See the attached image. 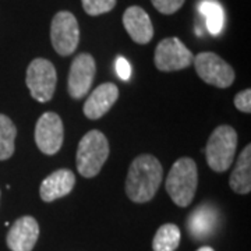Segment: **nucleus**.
Listing matches in <instances>:
<instances>
[{
  "label": "nucleus",
  "mask_w": 251,
  "mask_h": 251,
  "mask_svg": "<svg viewBox=\"0 0 251 251\" xmlns=\"http://www.w3.org/2000/svg\"><path fill=\"white\" fill-rule=\"evenodd\" d=\"M197 251H214V249L209 247V246H204V247H200Z\"/></svg>",
  "instance_id": "b1692460"
},
{
  "label": "nucleus",
  "mask_w": 251,
  "mask_h": 251,
  "mask_svg": "<svg viewBox=\"0 0 251 251\" xmlns=\"http://www.w3.org/2000/svg\"><path fill=\"white\" fill-rule=\"evenodd\" d=\"M151 1L153 7L162 14H173L184 4V0H151Z\"/></svg>",
  "instance_id": "412c9836"
},
{
  "label": "nucleus",
  "mask_w": 251,
  "mask_h": 251,
  "mask_svg": "<svg viewBox=\"0 0 251 251\" xmlns=\"http://www.w3.org/2000/svg\"><path fill=\"white\" fill-rule=\"evenodd\" d=\"M229 184L237 194H249L251 191V145H247L239 155Z\"/></svg>",
  "instance_id": "2eb2a0df"
},
{
  "label": "nucleus",
  "mask_w": 251,
  "mask_h": 251,
  "mask_svg": "<svg viewBox=\"0 0 251 251\" xmlns=\"http://www.w3.org/2000/svg\"><path fill=\"white\" fill-rule=\"evenodd\" d=\"M115 67H116L117 75L122 78V80L127 81L131 75V66L130 63L127 62V59H125L123 56H119L115 63Z\"/></svg>",
  "instance_id": "5701e85b"
},
{
  "label": "nucleus",
  "mask_w": 251,
  "mask_h": 251,
  "mask_svg": "<svg viewBox=\"0 0 251 251\" xmlns=\"http://www.w3.org/2000/svg\"><path fill=\"white\" fill-rule=\"evenodd\" d=\"M198 186L197 163L191 158H180L173 163L166 179V191L179 206H188L194 200Z\"/></svg>",
  "instance_id": "f03ea898"
},
{
  "label": "nucleus",
  "mask_w": 251,
  "mask_h": 251,
  "mask_svg": "<svg viewBox=\"0 0 251 251\" xmlns=\"http://www.w3.org/2000/svg\"><path fill=\"white\" fill-rule=\"evenodd\" d=\"M194 67L198 77L206 84L215 85L218 88H227L233 84L234 70L216 53L202 52L194 57Z\"/></svg>",
  "instance_id": "0eeeda50"
},
{
  "label": "nucleus",
  "mask_w": 251,
  "mask_h": 251,
  "mask_svg": "<svg viewBox=\"0 0 251 251\" xmlns=\"http://www.w3.org/2000/svg\"><path fill=\"white\" fill-rule=\"evenodd\" d=\"M200 13L205 17L209 34L219 35L225 27V11L222 4L216 0H202L200 3Z\"/></svg>",
  "instance_id": "f3484780"
},
{
  "label": "nucleus",
  "mask_w": 251,
  "mask_h": 251,
  "mask_svg": "<svg viewBox=\"0 0 251 251\" xmlns=\"http://www.w3.org/2000/svg\"><path fill=\"white\" fill-rule=\"evenodd\" d=\"M237 133L230 126H219L209 135L205 147L208 166L215 172H226L234 161Z\"/></svg>",
  "instance_id": "20e7f679"
},
{
  "label": "nucleus",
  "mask_w": 251,
  "mask_h": 251,
  "mask_svg": "<svg viewBox=\"0 0 251 251\" xmlns=\"http://www.w3.org/2000/svg\"><path fill=\"white\" fill-rule=\"evenodd\" d=\"M123 25L135 44L145 45L153 38V25L148 13L138 6H131L123 14Z\"/></svg>",
  "instance_id": "ddd939ff"
},
{
  "label": "nucleus",
  "mask_w": 251,
  "mask_h": 251,
  "mask_svg": "<svg viewBox=\"0 0 251 251\" xmlns=\"http://www.w3.org/2000/svg\"><path fill=\"white\" fill-rule=\"evenodd\" d=\"M109 156V141L103 133L91 130L81 138L77 150V169L82 177L98 175Z\"/></svg>",
  "instance_id": "7ed1b4c3"
},
{
  "label": "nucleus",
  "mask_w": 251,
  "mask_h": 251,
  "mask_svg": "<svg viewBox=\"0 0 251 251\" xmlns=\"http://www.w3.org/2000/svg\"><path fill=\"white\" fill-rule=\"evenodd\" d=\"M50 41L56 53L69 56L75 52L80 42V28L75 16L70 11H59L52 20Z\"/></svg>",
  "instance_id": "423d86ee"
},
{
  "label": "nucleus",
  "mask_w": 251,
  "mask_h": 251,
  "mask_svg": "<svg viewBox=\"0 0 251 251\" xmlns=\"http://www.w3.org/2000/svg\"><path fill=\"white\" fill-rule=\"evenodd\" d=\"M119 98V88L113 82L100 84L92 91L84 103V115L91 120H98L106 115Z\"/></svg>",
  "instance_id": "f8f14e48"
},
{
  "label": "nucleus",
  "mask_w": 251,
  "mask_h": 251,
  "mask_svg": "<svg viewBox=\"0 0 251 251\" xmlns=\"http://www.w3.org/2000/svg\"><path fill=\"white\" fill-rule=\"evenodd\" d=\"M216 212L209 205L198 206L194 214L188 218V230L196 239H205L214 230Z\"/></svg>",
  "instance_id": "dca6fc26"
},
{
  "label": "nucleus",
  "mask_w": 251,
  "mask_h": 251,
  "mask_svg": "<svg viewBox=\"0 0 251 251\" xmlns=\"http://www.w3.org/2000/svg\"><path fill=\"white\" fill-rule=\"evenodd\" d=\"M234 106L243 113H251V90L240 91L233 99Z\"/></svg>",
  "instance_id": "4be33fe9"
},
{
  "label": "nucleus",
  "mask_w": 251,
  "mask_h": 251,
  "mask_svg": "<svg viewBox=\"0 0 251 251\" xmlns=\"http://www.w3.org/2000/svg\"><path fill=\"white\" fill-rule=\"evenodd\" d=\"M25 82L32 98L41 103L49 102L53 98L57 82V73L53 63L42 57L34 59L28 66Z\"/></svg>",
  "instance_id": "39448f33"
},
{
  "label": "nucleus",
  "mask_w": 251,
  "mask_h": 251,
  "mask_svg": "<svg viewBox=\"0 0 251 251\" xmlns=\"http://www.w3.org/2000/svg\"><path fill=\"white\" fill-rule=\"evenodd\" d=\"M180 229L173 224H165L156 230L152 240L153 251H176L180 244Z\"/></svg>",
  "instance_id": "a211bd4d"
},
{
  "label": "nucleus",
  "mask_w": 251,
  "mask_h": 251,
  "mask_svg": "<svg viewBox=\"0 0 251 251\" xmlns=\"http://www.w3.org/2000/svg\"><path fill=\"white\" fill-rule=\"evenodd\" d=\"M64 140V127L60 116L46 112L38 119L35 126V143L41 152L54 155L60 151Z\"/></svg>",
  "instance_id": "1a4fd4ad"
},
{
  "label": "nucleus",
  "mask_w": 251,
  "mask_h": 251,
  "mask_svg": "<svg viewBox=\"0 0 251 251\" xmlns=\"http://www.w3.org/2000/svg\"><path fill=\"white\" fill-rule=\"evenodd\" d=\"M163 177L161 162L153 155L143 153L131 162L127 179H126V194L135 204H144L151 201Z\"/></svg>",
  "instance_id": "f257e3e1"
},
{
  "label": "nucleus",
  "mask_w": 251,
  "mask_h": 251,
  "mask_svg": "<svg viewBox=\"0 0 251 251\" xmlns=\"http://www.w3.org/2000/svg\"><path fill=\"white\" fill-rule=\"evenodd\" d=\"M17 128L11 119L0 113V161H6L14 153Z\"/></svg>",
  "instance_id": "6ab92c4d"
},
{
  "label": "nucleus",
  "mask_w": 251,
  "mask_h": 251,
  "mask_svg": "<svg viewBox=\"0 0 251 251\" xmlns=\"http://www.w3.org/2000/svg\"><path fill=\"white\" fill-rule=\"evenodd\" d=\"M38 237V222L32 216H21L10 227L7 233V247L11 251H32Z\"/></svg>",
  "instance_id": "9b49d317"
},
{
  "label": "nucleus",
  "mask_w": 251,
  "mask_h": 251,
  "mask_svg": "<svg viewBox=\"0 0 251 251\" xmlns=\"http://www.w3.org/2000/svg\"><path fill=\"white\" fill-rule=\"evenodd\" d=\"M95 73H97V64L91 54L80 53L78 56H75L70 66L69 80H67L69 95L73 99L84 98L94 82Z\"/></svg>",
  "instance_id": "9d476101"
},
{
  "label": "nucleus",
  "mask_w": 251,
  "mask_h": 251,
  "mask_svg": "<svg viewBox=\"0 0 251 251\" xmlns=\"http://www.w3.org/2000/svg\"><path fill=\"white\" fill-rule=\"evenodd\" d=\"M75 184V176L70 169H59L50 173L42 181L39 188V196L42 201L52 202L72 193Z\"/></svg>",
  "instance_id": "4468645a"
},
{
  "label": "nucleus",
  "mask_w": 251,
  "mask_h": 251,
  "mask_svg": "<svg viewBox=\"0 0 251 251\" xmlns=\"http://www.w3.org/2000/svg\"><path fill=\"white\" fill-rule=\"evenodd\" d=\"M194 54L179 38H165L155 49L153 62L161 72H177L193 64Z\"/></svg>",
  "instance_id": "6e6552de"
},
{
  "label": "nucleus",
  "mask_w": 251,
  "mask_h": 251,
  "mask_svg": "<svg viewBox=\"0 0 251 251\" xmlns=\"http://www.w3.org/2000/svg\"><path fill=\"white\" fill-rule=\"evenodd\" d=\"M82 7L90 16H100L109 13L116 6V0H81Z\"/></svg>",
  "instance_id": "aec40b11"
}]
</instances>
